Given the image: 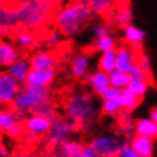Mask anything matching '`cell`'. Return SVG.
<instances>
[{
  "label": "cell",
  "mask_w": 157,
  "mask_h": 157,
  "mask_svg": "<svg viewBox=\"0 0 157 157\" xmlns=\"http://www.w3.org/2000/svg\"><path fill=\"white\" fill-rule=\"evenodd\" d=\"M129 143L141 157H152L155 153V140L151 137L135 135Z\"/></svg>",
  "instance_id": "e0dca14e"
},
{
  "label": "cell",
  "mask_w": 157,
  "mask_h": 157,
  "mask_svg": "<svg viewBox=\"0 0 157 157\" xmlns=\"http://www.w3.org/2000/svg\"><path fill=\"white\" fill-rule=\"evenodd\" d=\"M51 101H52V97L48 88H37L23 84L20 92L17 93L11 107L20 116H28L36 112L41 105Z\"/></svg>",
  "instance_id": "277c9868"
},
{
  "label": "cell",
  "mask_w": 157,
  "mask_h": 157,
  "mask_svg": "<svg viewBox=\"0 0 157 157\" xmlns=\"http://www.w3.org/2000/svg\"><path fill=\"white\" fill-rule=\"evenodd\" d=\"M37 139H39L37 136H35V135H32V133H29V132H24V136H23V140H24L27 144H32Z\"/></svg>",
  "instance_id": "74e56055"
},
{
  "label": "cell",
  "mask_w": 157,
  "mask_h": 157,
  "mask_svg": "<svg viewBox=\"0 0 157 157\" xmlns=\"http://www.w3.org/2000/svg\"><path fill=\"white\" fill-rule=\"evenodd\" d=\"M113 0H93L91 8L96 15H108L113 8Z\"/></svg>",
  "instance_id": "f1b7e54d"
},
{
  "label": "cell",
  "mask_w": 157,
  "mask_h": 157,
  "mask_svg": "<svg viewBox=\"0 0 157 157\" xmlns=\"http://www.w3.org/2000/svg\"><path fill=\"white\" fill-rule=\"evenodd\" d=\"M64 35L59 28H53L51 29L48 33H47V36L44 39V45L48 47V48H55V47L60 45L63 40H64Z\"/></svg>",
  "instance_id": "83f0119b"
},
{
  "label": "cell",
  "mask_w": 157,
  "mask_h": 157,
  "mask_svg": "<svg viewBox=\"0 0 157 157\" xmlns=\"http://www.w3.org/2000/svg\"><path fill=\"white\" fill-rule=\"evenodd\" d=\"M96 95L87 91H78L72 93L65 101L64 112L69 120L75 121L78 127L89 128L95 123L99 115Z\"/></svg>",
  "instance_id": "3957f363"
},
{
  "label": "cell",
  "mask_w": 157,
  "mask_h": 157,
  "mask_svg": "<svg viewBox=\"0 0 157 157\" xmlns=\"http://www.w3.org/2000/svg\"><path fill=\"white\" fill-rule=\"evenodd\" d=\"M31 69H32V65H31L29 59H23V57H19L16 61H13L12 64L6 68L7 72L13 78H16L17 81H20L21 84L25 83Z\"/></svg>",
  "instance_id": "9a60e30c"
},
{
  "label": "cell",
  "mask_w": 157,
  "mask_h": 157,
  "mask_svg": "<svg viewBox=\"0 0 157 157\" xmlns=\"http://www.w3.org/2000/svg\"><path fill=\"white\" fill-rule=\"evenodd\" d=\"M2 133H3V132L0 131V143H2Z\"/></svg>",
  "instance_id": "c3c4849f"
},
{
  "label": "cell",
  "mask_w": 157,
  "mask_h": 157,
  "mask_svg": "<svg viewBox=\"0 0 157 157\" xmlns=\"http://www.w3.org/2000/svg\"><path fill=\"white\" fill-rule=\"evenodd\" d=\"M49 2H52V3H53V2H57V0H49Z\"/></svg>",
  "instance_id": "681fc988"
},
{
  "label": "cell",
  "mask_w": 157,
  "mask_h": 157,
  "mask_svg": "<svg viewBox=\"0 0 157 157\" xmlns=\"http://www.w3.org/2000/svg\"><path fill=\"white\" fill-rule=\"evenodd\" d=\"M125 141L119 135L105 132L89 140V145L95 149L99 157H117Z\"/></svg>",
  "instance_id": "5b68a950"
},
{
  "label": "cell",
  "mask_w": 157,
  "mask_h": 157,
  "mask_svg": "<svg viewBox=\"0 0 157 157\" xmlns=\"http://www.w3.org/2000/svg\"><path fill=\"white\" fill-rule=\"evenodd\" d=\"M149 117H151V120L155 121V124L157 125V105L153 107L151 111H149Z\"/></svg>",
  "instance_id": "f35d334b"
},
{
  "label": "cell",
  "mask_w": 157,
  "mask_h": 157,
  "mask_svg": "<svg viewBox=\"0 0 157 157\" xmlns=\"http://www.w3.org/2000/svg\"><path fill=\"white\" fill-rule=\"evenodd\" d=\"M97 68L107 73H111L116 69V48L100 53L97 60Z\"/></svg>",
  "instance_id": "44dd1931"
},
{
  "label": "cell",
  "mask_w": 157,
  "mask_h": 157,
  "mask_svg": "<svg viewBox=\"0 0 157 157\" xmlns=\"http://www.w3.org/2000/svg\"><path fill=\"white\" fill-rule=\"evenodd\" d=\"M145 31L141 28V27H137L135 24H128L123 27V37L124 40L128 43L129 47H132L133 49H141V47L144 44V40H145Z\"/></svg>",
  "instance_id": "5bb4252c"
},
{
  "label": "cell",
  "mask_w": 157,
  "mask_h": 157,
  "mask_svg": "<svg viewBox=\"0 0 157 157\" xmlns=\"http://www.w3.org/2000/svg\"><path fill=\"white\" fill-rule=\"evenodd\" d=\"M24 129L25 132H29L32 135L41 137V136H48V133L52 128V119L39 113H31L25 116L24 119Z\"/></svg>",
  "instance_id": "ba28073f"
},
{
  "label": "cell",
  "mask_w": 157,
  "mask_h": 157,
  "mask_svg": "<svg viewBox=\"0 0 157 157\" xmlns=\"http://www.w3.org/2000/svg\"><path fill=\"white\" fill-rule=\"evenodd\" d=\"M121 91H123V89H119V88H115V87H112V85H109V87L103 92V95H101L100 97L103 100L119 99V97L121 96Z\"/></svg>",
  "instance_id": "836d02e7"
},
{
  "label": "cell",
  "mask_w": 157,
  "mask_h": 157,
  "mask_svg": "<svg viewBox=\"0 0 157 157\" xmlns=\"http://www.w3.org/2000/svg\"><path fill=\"white\" fill-rule=\"evenodd\" d=\"M135 132L136 135L140 136H147L151 139H157V125L155 121L151 120V117H143L135 121Z\"/></svg>",
  "instance_id": "d6986e66"
},
{
  "label": "cell",
  "mask_w": 157,
  "mask_h": 157,
  "mask_svg": "<svg viewBox=\"0 0 157 157\" xmlns=\"http://www.w3.org/2000/svg\"><path fill=\"white\" fill-rule=\"evenodd\" d=\"M121 111H123V107H121V103L119 99L103 100V103H101V112L105 116H111V117L119 116Z\"/></svg>",
  "instance_id": "484cf974"
},
{
  "label": "cell",
  "mask_w": 157,
  "mask_h": 157,
  "mask_svg": "<svg viewBox=\"0 0 157 157\" xmlns=\"http://www.w3.org/2000/svg\"><path fill=\"white\" fill-rule=\"evenodd\" d=\"M55 77H56L55 69H31L24 84L37 88H49L53 84Z\"/></svg>",
  "instance_id": "30bf717a"
},
{
  "label": "cell",
  "mask_w": 157,
  "mask_h": 157,
  "mask_svg": "<svg viewBox=\"0 0 157 157\" xmlns=\"http://www.w3.org/2000/svg\"><path fill=\"white\" fill-rule=\"evenodd\" d=\"M51 10L49 0H17L15 7H0V27L7 29L23 25L28 29H41L48 24Z\"/></svg>",
  "instance_id": "6da1fadb"
},
{
  "label": "cell",
  "mask_w": 157,
  "mask_h": 157,
  "mask_svg": "<svg viewBox=\"0 0 157 157\" xmlns=\"http://www.w3.org/2000/svg\"><path fill=\"white\" fill-rule=\"evenodd\" d=\"M76 123L72 120H69L68 117H56L52 119V128L48 133V140L49 143H52L56 147H60L61 144H64L67 140L71 139V136L76 131Z\"/></svg>",
  "instance_id": "8992f818"
},
{
  "label": "cell",
  "mask_w": 157,
  "mask_h": 157,
  "mask_svg": "<svg viewBox=\"0 0 157 157\" xmlns=\"http://www.w3.org/2000/svg\"><path fill=\"white\" fill-rule=\"evenodd\" d=\"M117 3L121 6V7H124V6H128V0H117Z\"/></svg>",
  "instance_id": "7bdbcfd3"
},
{
  "label": "cell",
  "mask_w": 157,
  "mask_h": 157,
  "mask_svg": "<svg viewBox=\"0 0 157 157\" xmlns=\"http://www.w3.org/2000/svg\"><path fill=\"white\" fill-rule=\"evenodd\" d=\"M0 113H2V109H0Z\"/></svg>",
  "instance_id": "f907efd6"
},
{
  "label": "cell",
  "mask_w": 157,
  "mask_h": 157,
  "mask_svg": "<svg viewBox=\"0 0 157 157\" xmlns=\"http://www.w3.org/2000/svg\"><path fill=\"white\" fill-rule=\"evenodd\" d=\"M0 157H10L8 151H7L6 148H3L2 145H0Z\"/></svg>",
  "instance_id": "60d3db41"
},
{
  "label": "cell",
  "mask_w": 157,
  "mask_h": 157,
  "mask_svg": "<svg viewBox=\"0 0 157 157\" xmlns=\"http://www.w3.org/2000/svg\"><path fill=\"white\" fill-rule=\"evenodd\" d=\"M68 69L71 76H73L77 80H85V77L91 72V57L84 52L73 53L69 57Z\"/></svg>",
  "instance_id": "9c48e42d"
},
{
  "label": "cell",
  "mask_w": 157,
  "mask_h": 157,
  "mask_svg": "<svg viewBox=\"0 0 157 157\" xmlns=\"http://www.w3.org/2000/svg\"><path fill=\"white\" fill-rule=\"evenodd\" d=\"M93 0H80L78 3H81V4H85V6H91V3Z\"/></svg>",
  "instance_id": "b9f144b4"
},
{
  "label": "cell",
  "mask_w": 157,
  "mask_h": 157,
  "mask_svg": "<svg viewBox=\"0 0 157 157\" xmlns=\"http://www.w3.org/2000/svg\"><path fill=\"white\" fill-rule=\"evenodd\" d=\"M32 69H55L57 65L56 56L47 49H39L29 57Z\"/></svg>",
  "instance_id": "4fadbf2b"
},
{
  "label": "cell",
  "mask_w": 157,
  "mask_h": 157,
  "mask_svg": "<svg viewBox=\"0 0 157 157\" xmlns=\"http://www.w3.org/2000/svg\"><path fill=\"white\" fill-rule=\"evenodd\" d=\"M83 147H84V144L81 140L69 139V140H67L64 144L60 145L59 153H60L63 157H78Z\"/></svg>",
  "instance_id": "ffe728a7"
},
{
  "label": "cell",
  "mask_w": 157,
  "mask_h": 157,
  "mask_svg": "<svg viewBox=\"0 0 157 157\" xmlns=\"http://www.w3.org/2000/svg\"><path fill=\"white\" fill-rule=\"evenodd\" d=\"M78 157H99V155L95 152V149H93L91 145L87 144V145H84V147H83V149H81Z\"/></svg>",
  "instance_id": "8d00e7d4"
},
{
  "label": "cell",
  "mask_w": 157,
  "mask_h": 157,
  "mask_svg": "<svg viewBox=\"0 0 157 157\" xmlns=\"http://www.w3.org/2000/svg\"><path fill=\"white\" fill-rule=\"evenodd\" d=\"M20 57L17 45L8 40H0V68H7Z\"/></svg>",
  "instance_id": "2e32d148"
},
{
  "label": "cell",
  "mask_w": 157,
  "mask_h": 157,
  "mask_svg": "<svg viewBox=\"0 0 157 157\" xmlns=\"http://www.w3.org/2000/svg\"><path fill=\"white\" fill-rule=\"evenodd\" d=\"M24 132H25L24 127H21V125H16V127L11 129L7 135H8L10 139H12V140H20V139H23V136H24Z\"/></svg>",
  "instance_id": "d590c367"
},
{
  "label": "cell",
  "mask_w": 157,
  "mask_h": 157,
  "mask_svg": "<svg viewBox=\"0 0 157 157\" xmlns=\"http://www.w3.org/2000/svg\"><path fill=\"white\" fill-rule=\"evenodd\" d=\"M20 115L17 112H15L12 108L2 109V113H0V131L3 133H8L16 125H20Z\"/></svg>",
  "instance_id": "ac0fdd59"
},
{
  "label": "cell",
  "mask_w": 157,
  "mask_h": 157,
  "mask_svg": "<svg viewBox=\"0 0 157 157\" xmlns=\"http://www.w3.org/2000/svg\"><path fill=\"white\" fill-rule=\"evenodd\" d=\"M10 157H32V156L27 152H16V153H13V155H11Z\"/></svg>",
  "instance_id": "ab89813d"
},
{
  "label": "cell",
  "mask_w": 157,
  "mask_h": 157,
  "mask_svg": "<svg viewBox=\"0 0 157 157\" xmlns=\"http://www.w3.org/2000/svg\"><path fill=\"white\" fill-rule=\"evenodd\" d=\"M95 15L89 6L81 3H68L56 11L55 23L65 37H75L95 19Z\"/></svg>",
  "instance_id": "7a4b0ae2"
},
{
  "label": "cell",
  "mask_w": 157,
  "mask_h": 157,
  "mask_svg": "<svg viewBox=\"0 0 157 157\" xmlns=\"http://www.w3.org/2000/svg\"><path fill=\"white\" fill-rule=\"evenodd\" d=\"M128 88L131 89L135 95L139 96L140 99H143V97L147 95V92H148L149 84H148V81H135V80H132Z\"/></svg>",
  "instance_id": "f546056e"
},
{
  "label": "cell",
  "mask_w": 157,
  "mask_h": 157,
  "mask_svg": "<svg viewBox=\"0 0 157 157\" xmlns=\"http://www.w3.org/2000/svg\"><path fill=\"white\" fill-rule=\"evenodd\" d=\"M21 83L13 78L7 71H0V105H12L17 93L21 89Z\"/></svg>",
  "instance_id": "52a82bcc"
},
{
  "label": "cell",
  "mask_w": 157,
  "mask_h": 157,
  "mask_svg": "<svg viewBox=\"0 0 157 157\" xmlns=\"http://www.w3.org/2000/svg\"><path fill=\"white\" fill-rule=\"evenodd\" d=\"M129 76H131V80H135V81H147V78L149 75L145 72V71L141 68L139 63H135L132 65L131 71H129Z\"/></svg>",
  "instance_id": "4dcf8cb0"
},
{
  "label": "cell",
  "mask_w": 157,
  "mask_h": 157,
  "mask_svg": "<svg viewBox=\"0 0 157 157\" xmlns=\"http://www.w3.org/2000/svg\"><path fill=\"white\" fill-rule=\"evenodd\" d=\"M4 31H6V28H3V27H0V40H2V36L4 35Z\"/></svg>",
  "instance_id": "f6af8a7d"
},
{
  "label": "cell",
  "mask_w": 157,
  "mask_h": 157,
  "mask_svg": "<svg viewBox=\"0 0 157 157\" xmlns=\"http://www.w3.org/2000/svg\"><path fill=\"white\" fill-rule=\"evenodd\" d=\"M49 157H63V156L59 153V155H53V156H49Z\"/></svg>",
  "instance_id": "7dc6e473"
},
{
  "label": "cell",
  "mask_w": 157,
  "mask_h": 157,
  "mask_svg": "<svg viewBox=\"0 0 157 157\" xmlns=\"http://www.w3.org/2000/svg\"><path fill=\"white\" fill-rule=\"evenodd\" d=\"M115 48H117V40L111 33L101 37V39H96V40L93 41V49L100 53L107 52L109 49H115Z\"/></svg>",
  "instance_id": "d4e9b609"
},
{
  "label": "cell",
  "mask_w": 157,
  "mask_h": 157,
  "mask_svg": "<svg viewBox=\"0 0 157 157\" xmlns=\"http://www.w3.org/2000/svg\"><path fill=\"white\" fill-rule=\"evenodd\" d=\"M119 100L121 103V107H123V111L125 112H131L133 109H136L141 101L140 97L135 95L129 88H124L121 91V96L119 97Z\"/></svg>",
  "instance_id": "7402d4cb"
},
{
  "label": "cell",
  "mask_w": 157,
  "mask_h": 157,
  "mask_svg": "<svg viewBox=\"0 0 157 157\" xmlns=\"http://www.w3.org/2000/svg\"><path fill=\"white\" fill-rule=\"evenodd\" d=\"M132 20H133V12L128 6L120 7L119 11L115 13V23H116V25L121 27V28L131 24Z\"/></svg>",
  "instance_id": "4316f807"
},
{
  "label": "cell",
  "mask_w": 157,
  "mask_h": 157,
  "mask_svg": "<svg viewBox=\"0 0 157 157\" xmlns=\"http://www.w3.org/2000/svg\"><path fill=\"white\" fill-rule=\"evenodd\" d=\"M85 83H87L93 95L101 96L103 92L111 85V83H109V73L97 68L88 73V76L85 77Z\"/></svg>",
  "instance_id": "8fae6325"
},
{
  "label": "cell",
  "mask_w": 157,
  "mask_h": 157,
  "mask_svg": "<svg viewBox=\"0 0 157 157\" xmlns=\"http://www.w3.org/2000/svg\"><path fill=\"white\" fill-rule=\"evenodd\" d=\"M131 76L127 72H123V71L115 69L113 72L109 73V83H111L112 87L119 88V89H124L128 88L129 84H131Z\"/></svg>",
  "instance_id": "603a6c76"
},
{
  "label": "cell",
  "mask_w": 157,
  "mask_h": 157,
  "mask_svg": "<svg viewBox=\"0 0 157 157\" xmlns=\"http://www.w3.org/2000/svg\"><path fill=\"white\" fill-rule=\"evenodd\" d=\"M15 44L23 49H31L37 45L36 36L29 31H21L15 37Z\"/></svg>",
  "instance_id": "cb8c5ba5"
},
{
  "label": "cell",
  "mask_w": 157,
  "mask_h": 157,
  "mask_svg": "<svg viewBox=\"0 0 157 157\" xmlns=\"http://www.w3.org/2000/svg\"><path fill=\"white\" fill-rule=\"evenodd\" d=\"M10 2H11V0H0V7H2V6H6V4H8Z\"/></svg>",
  "instance_id": "ee69618b"
},
{
  "label": "cell",
  "mask_w": 157,
  "mask_h": 157,
  "mask_svg": "<svg viewBox=\"0 0 157 157\" xmlns=\"http://www.w3.org/2000/svg\"><path fill=\"white\" fill-rule=\"evenodd\" d=\"M137 63H139L141 68H143L145 72L151 76V73H152V63H151V60H149V57L145 56V55H140L139 59H137Z\"/></svg>",
  "instance_id": "e575fe53"
},
{
  "label": "cell",
  "mask_w": 157,
  "mask_h": 157,
  "mask_svg": "<svg viewBox=\"0 0 157 157\" xmlns=\"http://www.w3.org/2000/svg\"><path fill=\"white\" fill-rule=\"evenodd\" d=\"M117 157H141V156L137 153L136 149L131 145V143H125L123 145V148L120 149Z\"/></svg>",
  "instance_id": "d6a6232c"
},
{
  "label": "cell",
  "mask_w": 157,
  "mask_h": 157,
  "mask_svg": "<svg viewBox=\"0 0 157 157\" xmlns=\"http://www.w3.org/2000/svg\"><path fill=\"white\" fill-rule=\"evenodd\" d=\"M92 35H93V37H95V40L96 39H101V37L109 35V29L103 23H97V24L92 27Z\"/></svg>",
  "instance_id": "1f68e13d"
},
{
  "label": "cell",
  "mask_w": 157,
  "mask_h": 157,
  "mask_svg": "<svg viewBox=\"0 0 157 157\" xmlns=\"http://www.w3.org/2000/svg\"><path fill=\"white\" fill-rule=\"evenodd\" d=\"M137 61L136 49L129 45H120L116 48V69L129 73L132 65Z\"/></svg>",
  "instance_id": "7c38bea8"
},
{
  "label": "cell",
  "mask_w": 157,
  "mask_h": 157,
  "mask_svg": "<svg viewBox=\"0 0 157 157\" xmlns=\"http://www.w3.org/2000/svg\"><path fill=\"white\" fill-rule=\"evenodd\" d=\"M67 2H68V3H78L80 0H67Z\"/></svg>",
  "instance_id": "bcb514c9"
}]
</instances>
